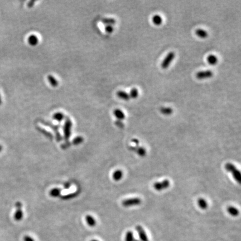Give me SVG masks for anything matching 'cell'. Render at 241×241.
<instances>
[{"label": "cell", "mask_w": 241, "mask_h": 241, "mask_svg": "<svg viewBox=\"0 0 241 241\" xmlns=\"http://www.w3.org/2000/svg\"><path fill=\"white\" fill-rule=\"evenodd\" d=\"M113 115L119 121H122L125 118V115L124 112L120 109H116L113 110Z\"/></svg>", "instance_id": "obj_9"}, {"label": "cell", "mask_w": 241, "mask_h": 241, "mask_svg": "<svg viewBox=\"0 0 241 241\" xmlns=\"http://www.w3.org/2000/svg\"><path fill=\"white\" fill-rule=\"evenodd\" d=\"M227 212L229 213V214L233 216V217H237L239 215V211L237 208H236L234 206H229L227 208Z\"/></svg>", "instance_id": "obj_19"}, {"label": "cell", "mask_w": 241, "mask_h": 241, "mask_svg": "<svg viewBox=\"0 0 241 241\" xmlns=\"http://www.w3.org/2000/svg\"><path fill=\"white\" fill-rule=\"evenodd\" d=\"M115 124L117 126V127H119V128H123L124 127V124L122 122V121H119L117 120L115 122Z\"/></svg>", "instance_id": "obj_29"}, {"label": "cell", "mask_w": 241, "mask_h": 241, "mask_svg": "<svg viewBox=\"0 0 241 241\" xmlns=\"http://www.w3.org/2000/svg\"><path fill=\"white\" fill-rule=\"evenodd\" d=\"M123 175H124V173H123L122 170H117L115 171L114 173H113L112 177H113V179L115 181L118 182V181H119L122 179Z\"/></svg>", "instance_id": "obj_10"}, {"label": "cell", "mask_w": 241, "mask_h": 241, "mask_svg": "<svg viewBox=\"0 0 241 241\" xmlns=\"http://www.w3.org/2000/svg\"><path fill=\"white\" fill-rule=\"evenodd\" d=\"M141 200L139 197H133L123 200L122 204L124 207H131L141 204Z\"/></svg>", "instance_id": "obj_3"}, {"label": "cell", "mask_w": 241, "mask_h": 241, "mask_svg": "<svg viewBox=\"0 0 241 241\" xmlns=\"http://www.w3.org/2000/svg\"><path fill=\"white\" fill-rule=\"evenodd\" d=\"M225 168L228 172L232 174L234 180L239 184L241 183V175L240 171L236 168V167L232 163H226L225 165Z\"/></svg>", "instance_id": "obj_1"}, {"label": "cell", "mask_w": 241, "mask_h": 241, "mask_svg": "<svg viewBox=\"0 0 241 241\" xmlns=\"http://www.w3.org/2000/svg\"><path fill=\"white\" fill-rule=\"evenodd\" d=\"M61 192V190L60 189L58 188H55L52 189L50 190L49 194H50V195L52 197H57L60 195Z\"/></svg>", "instance_id": "obj_21"}, {"label": "cell", "mask_w": 241, "mask_h": 241, "mask_svg": "<svg viewBox=\"0 0 241 241\" xmlns=\"http://www.w3.org/2000/svg\"><path fill=\"white\" fill-rule=\"evenodd\" d=\"M83 141V138L81 136H78L73 139V144L75 145H78L81 144Z\"/></svg>", "instance_id": "obj_27"}, {"label": "cell", "mask_w": 241, "mask_h": 241, "mask_svg": "<svg viewBox=\"0 0 241 241\" xmlns=\"http://www.w3.org/2000/svg\"><path fill=\"white\" fill-rule=\"evenodd\" d=\"M23 241H35L34 239L29 235H25L23 237Z\"/></svg>", "instance_id": "obj_30"}, {"label": "cell", "mask_w": 241, "mask_h": 241, "mask_svg": "<svg viewBox=\"0 0 241 241\" xmlns=\"http://www.w3.org/2000/svg\"><path fill=\"white\" fill-rule=\"evenodd\" d=\"M195 34L197 37L202 38V39H205L208 36V34L206 31L202 29H197L195 30Z\"/></svg>", "instance_id": "obj_17"}, {"label": "cell", "mask_w": 241, "mask_h": 241, "mask_svg": "<svg viewBox=\"0 0 241 241\" xmlns=\"http://www.w3.org/2000/svg\"><path fill=\"white\" fill-rule=\"evenodd\" d=\"M28 43L32 46H35L39 43V39L35 35H31L28 39Z\"/></svg>", "instance_id": "obj_11"}, {"label": "cell", "mask_w": 241, "mask_h": 241, "mask_svg": "<svg viewBox=\"0 0 241 241\" xmlns=\"http://www.w3.org/2000/svg\"><path fill=\"white\" fill-rule=\"evenodd\" d=\"M136 229L138 233L141 241H149L147 235L146 234V232L142 226H136Z\"/></svg>", "instance_id": "obj_7"}, {"label": "cell", "mask_w": 241, "mask_h": 241, "mask_svg": "<svg viewBox=\"0 0 241 241\" xmlns=\"http://www.w3.org/2000/svg\"><path fill=\"white\" fill-rule=\"evenodd\" d=\"M175 57V54L173 51L169 52L168 55L165 57V58L163 60L161 63V67L163 69H167L169 66L171 64L173 60Z\"/></svg>", "instance_id": "obj_4"}, {"label": "cell", "mask_w": 241, "mask_h": 241, "mask_svg": "<svg viewBox=\"0 0 241 241\" xmlns=\"http://www.w3.org/2000/svg\"><path fill=\"white\" fill-rule=\"evenodd\" d=\"M117 97L121 99L124 101H128L130 99V97L128 93L123 91V90H119L117 93Z\"/></svg>", "instance_id": "obj_12"}, {"label": "cell", "mask_w": 241, "mask_h": 241, "mask_svg": "<svg viewBox=\"0 0 241 241\" xmlns=\"http://www.w3.org/2000/svg\"><path fill=\"white\" fill-rule=\"evenodd\" d=\"M86 221L88 226L91 227L95 226L97 224V222L95 218L90 215H87L86 217Z\"/></svg>", "instance_id": "obj_13"}, {"label": "cell", "mask_w": 241, "mask_h": 241, "mask_svg": "<svg viewBox=\"0 0 241 241\" xmlns=\"http://www.w3.org/2000/svg\"><path fill=\"white\" fill-rule=\"evenodd\" d=\"M2 150V146H1V145H0V153L1 152Z\"/></svg>", "instance_id": "obj_33"}, {"label": "cell", "mask_w": 241, "mask_h": 241, "mask_svg": "<svg viewBox=\"0 0 241 241\" xmlns=\"http://www.w3.org/2000/svg\"><path fill=\"white\" fill-rule=\"evenodd\" d=\"M72 128V122L69 118L67 117L66 119V121L64 124V127H63L64 138L66 140L69 139L71 135Z\"/></svg>", "instance_id": "obj_2"}, {"label": "cell", "mask_w": 241, "mask_h": 241, "mask_svg": "<svg viewBox=\"0 0 241 241\" xmlns=\"http://www.w3.org/2000/svg\"><path fill=\"white\" fill-rule=\"evenodd\" d=\"M213 75L212 70H206L204 71H200L196 74V77L198 79H204L211 78Z\"/></svg>", "instance_id": "obj_6"}, {"label": "cell", "mask_w": 241, "mask_h": 241, "mask_svg": "<svg viewBox=\"0 0 241 241\" xmlns=\"http://www.w3.org/2000/svg\"><path fill=\"white\" fill-rule=\"evenodd\" d=\"M197 204L200 208L202 209H206L208 208V203L203 198H199L197 200Z\"/></svg>", "instance_id": "obj_20"}, {"label": "cell", "mask_w": 241, "mask_h": 241, "mask_svg": "<svg viewBox=\"0 0 241 241\" xmlns=\"http://www.w3.org/2000/svg\"><path fill=\"white\" fill-rule=\"evenodd\" d=\"M124 240H125V241H135V238H134L133 233V232L132 231H128L126 233Z\"/></svg>", "instance_id": "obj_26"}, {"label": "cell", "mask_w": 241, "mask_h": 241, "mask_svg": "<svg viewBox=\"0 0 241 241\" xmlns=\"http://www.w3.org/2000/svg\"><path fill=\"white\" fill-rule=\"evenodd\" d=\"M2 104V99H1V97L0 95V105Z\"/></svg>", "instance_id": "obj_34"}, {"label": "cell", "mask_w": 241, "mask_h": 241, "mask_svg": "<svg viewBox=\"0 0 241 241\" xmlns=\"http://www.w3.org/2000/svg\"><path fill=\"white\" fill-rule=\"evenodd\" d=\"M102 22L106 25L113 26L114 24H115L116 20L113 18H104L102 20Z\"/></svg>", "instance_id": "obj_23"}, {"label": "cell", "mask_w": 241, "mask_h": 241, "mask_svg": "<svg viewBox=\"0 0 241 241\" xmlns=\"http://www.w3.org/2000/svg\"><path fill=\"white\" fill-rule=\"evenodd\" d=\"M105 31L108 34H111L113 32L114 28L112 25H106L105 27Z\"/></svg>", "instance_id": "obj_28"}, {"label": "cell", "mask_w": 241, "mask_h": 241, "mask_svg": "<svg viewBox=\"0 0 241 241\" xmlns=\"http://www.w3.org/2000/svg\"><path fill=\"white\" fill-rule=\"evenodd\" d=\"M49 83L50 84L52 87H57L59 85V81L57 79L52 75H49L47 77Z\"/></svg>", "instance_id": "obj_15"}, {"label": "cell", "mask_w": 241, "mask_h": 241, "mask_svg": "<svg viewBox=\"0 0 241 241\" xmlns=\"http://www.w3.org/2000/svg\"><path fill=\"white\" fill-rule=\"evenodd\" d=\"M35 1H30L29 2L28 4V6L29 8H32L34 6V5L35 3Z\"/></svg>", "instance_id": "obj_31"}, {"label": "cell", "mask_w": 241, "mask_h": 241, "mask_svg": "<svg viewBox=\"0 0 241 241\" xmlns=\"http://www.w3.org/2000/svg\"><path fill=\"white\" fill-rule=\"evenodd\" d=\"M170 185V183L168 180H164L161 182L155 183L153 185L154 189L157 191H162L168 189Z\"/></svg>", "instance_id": "obj_5"}, {"label": "cell", "mask_w": 241, "mask_h": 241, "mask_svg": "<svg viewBox=\"0 0 241 241\" xmlns=\"http://www.w3.org/2000/svg\"><path fill=\"white\" fill-rule=\"evenodd\" d=\"M90 241H98V240H91Z\"/></svg>", "instance_id": "obj_35"}, {"label": "cell", "mask_w": 241, "mask_h": 241, "mask_svg": "<svg viewBox=\"0 0 241 241\" xmlns=\"http://www.w3.org/2000/svg\"><path fill=\"white\" fill-rule=\"evenodd\" d=\"M129 95H130V98L136 99L139 96V90H137V88H132L130 92Z\"/></svg>", "instance_id": "obj_25"}, {"label": "cell", "mask_w": 241, "mask_h": 241, "mask_svg": "<svg viewBox=\"0 0 241 241\" xmlns=\"http://www.w3.org/2000/svg\"><path fill=\"white\" fill-rule=\"evenodd\" d=\"M131 150L132 151H135L136 153L139 155L141 157H144L146 155V149L143 147H136V146H131L130 147Z\"/></svg>", "instance_id": "obj_8"}, {"label": "cell", "mask_w": 241, "mask_h": 241, "mask_svg": "<svg viewBox=\"0 0 241 241\" xmlns=\"http://www.w3.org/2000/svg\"><path fill=\"white\" fill-rule=\"evenodd\" d=\"M23 217V213L21 208H16V211L14 214V218L16 221H20Z\"/></svg>", "instance_id": "obj_14"}, {"label": "cell", "mask_w": 241, "mask_h": 241, "mask_svg": "<svg viewBox=\"0 0 241 241\" xmlns=\"http://www.w3.org/2000/svg\"><path fill=\"white\" fill-rule=\"evenodd\" d=\"M139 241V240H135V241Z\"/></svg>", "instance_id": "obj_36"}, {"label": "cell", "mask_w": 241, "mask_h": 241, "mask_svg": "<svg viewBox=\"0 0 241 241\" xmlns=\"http://www.w3.org/2000/svg\"><path fill=\"white\" fill-rule=\"evenodd\" d=\"M218 58L215 55L211 54V55H208L207 57V61L210 65H212V66L215 65L218 63Z\"/></svg>", "instance_id": "obj_16"}, {"label": "cell", "mask_w": 241, "mask_h": 241, "mask_svg": "<svg viewBox=\"0 0 241 241\" xmlns=\"http://www.w3.org/2000/svg\"><path fill=\"white\" fill-rule=\"evenodd\" d=\"M161 113L164 115H170L173 113V110L170 107H162L160 109Z\"/></svg>", "instance_id": "obj_24"}, {"label": "cell", "mask_w": 241, "mask_h": 241, "mask_svg": "<svg viewBox=\"0 0 241 241\" xmlns=\"http://www.w3.org/2000/svg\"><path fill=\"white\" fill-rule=\"evenodd\" d=\"M153 22L157 26L160 25L162 22V19L159 15H155L153 17Z\"/></svg>", "instance_id": "obj_22"}, {"label": "cell", "mask_w": 241, "mask_h": 241, "mask_svg": "<svg viewBox=\"0 0 241 241\" xmlns=\"http://www.w3.org/2000/svg\"><path fill=\"white\" fill-rule=\"evenodd\" d=\"M52 118L54 120L58 121V122H61L65 118V116H64V115L63 113L59 112L55 113L52 115Z\"/></svg>", "instance_id": "obj_18"}, {"label": "cell", "mask_w": 241, "mask_h": 241, "mask_svg": "<svg viewBox=\"0 0 241 241\" xmlns=\"http://www.w3.org/2000/svg\"><path fill=\"white\" fill-rule=\"evenodd\" d=\"M132 142H133L136 145H139V139H134L132 140Z\"/></svg>", "instance_id": "obj_32"}]
</instances>
